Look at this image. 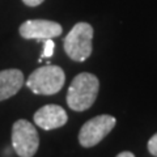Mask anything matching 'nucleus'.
Wrapping results in <instances>:
<instances>
[{
	"instance_id": "423d86ee",
	"label": "nucleus",
	"mask_w": 157,
	"mask_h": 157,
	"mask_svg": "<svg viewBox=\"0 0 157 157\" xmlns=\"http://www.w3.org/2000/svg\"><path fill=\"white\" fill-rule=\"evenodd\" d=\"M20 34L25 39H43L59 37L63 32L60 24L50 20H28L20 25Z\"/></svg>"
},
{
	"instance_id": "20e7f679",
	"label": "nucleus",
	"mask_w": 157,
	"mask_h": 157,
	"mask_svg": "<svg viewBox=\"0 0 157 157\" xmlns=\"http://www.w3.org/2000/svg\"><path fill=\"white\" fill-rule=\"evenodd\" d=\"M12 145L20 157H33L39 147V136L30 122L18 119L12 127Z\"/></svg>"
},
{
	"instance_id": "7ed1b4c3",
	"label": "nucleus",
	"mask_w": 157,
	"mask_h": 157,
	"mask_svg": "<svg viewBox=\"0 0 157 157\" xmlns=\"http://www.w3.org/2000/svg\"><path fill=\"white\" fill-rule=\"evenodd\" d=\"M93 28L88 22H78L63 41L67 55L75 62H85L92 54Z\"/></svg>"
},
{
	"instance_id": "6e6552de",
	"label": "nucleus",
	"mask_w": 157,
	"mask_h": 157,
	"mask_svg": "<svg viewBox=\"0 0 157 157\" xmlns=\"http://www.w3.org/2000/svg\"><path fill=\"white\" fill-rule=\"evenodd\" d=\"M24 85V73L12 68V70L0 71V101L14 96Z\"/></svg>"
},
{
	"instance_id": "0eeeda50",
	"label": "nucleus",
	"mask_w": 157,
	"mask_h": 157,
	"mask_svg": "<svg viewBox=\"0 0 157 157\" xmlns=\"http://www.w3.org/2000/svg\"><path fill=\"white\" fill-rule=\"evenodd\" d=\"M67 113L59 105H45L34 114V123L43 130H55L67 123Z\"/></svg>"
},
{
	"instance_id": "f8f14e48",
	"label": "nucleus",
	"mask_w": 157,
	"mask_h": 157,
	"mask_svg": "<svg viewBox=\"0 0 157 157\" xmlns=\"http://www.w3.org/2000/svg\"><path fill=\"white\" fill-rule=\"evenodd\" d=\"M117 157H135V155L134 153H132V152H121V153L119 155H118Z\"/></svg>"
},
{
	"instance_id": "9d476101",
	"label": "nucleus",
	"mask_w": 157,
	"mask_h": 157,
	"mask_svg": "<svg viewBox=\"0 0 157 157\" xmlns=\"http://www.w3.org/2000/svg\"><path fill=\"white\" fill-rule=\"evenodd\" d=\"M148 151H149V153L152 156L157 157V134H155L149 139V141H148Z\"/></svg>"
},
{
	"instance_id": "f257e3e1",
	"label": "nucleus",
	"mask_w": 157,
	"mask_h": 157,
	"mask_svg": "<svg viewBox=\"0 0 157 157\" xmlns=\"http://www.w3.org/2000/svg\"><path fill=\"white\" fill-rule=\"evenodd\" d=\"M100 81L98 78L88 72H82L73 78L67 92V104L75 111H84L94 104Z\"/></svg>"
},
{
	"instance_id": "1a4fd4ad",
	"label": "nucleus",
	"mask_w": 157,
	"mask_h": 157,
	"mask_svg": "<svg viewBox=\"0 0 157 157\" xmlns=\"http://www.w3.org/2000/svg\"><path fill=\"white\" fill-rule=\"evenodd\" d=\"M45 41V46H43V52H42V58H50L52 56L54 50H55V43L51 38L48 39H43Z\"/></svg>"
},
{
	"instance_id": "9b49d317",
	"label": "nucleus",
	"mask_w": 157,
	"mask_h": 157,
	"mask_svg": "<svg viewBox=\"0 0 157 157\" xmlns=\"http://www.w3.org/2000/svg\"><path fill=\"white\" fill-rule=\"evenodd\" d=\"M22 2L25 3L28 7H37L39 4H42L45 0H22Z\"/></svg>"
},
{
	"instance_id": "f03ea898",
	"label": "nucleus",
	"mask_w": 157,
	"mask_h": 157,
	"mask_svg": "<svg viewBox=\"0 0 157 157\" xmlns=\"http://www.w3.org/2000/svg\"><path fill=\"white\" fill-rule=\"evenodd\" d=\"M64 81L66 75L62 68L48 63L30 73L26 80V86L36 94L52 96L62 89Z\"/></svg>"
},
{
	"instance_id": "39448f33",
	"label": "nucleus",
	"mask_w": 157,
	"mask_h": 157,
	"mask_svg": "<svg viewBox=\"0 0 157 157\" xmlns=\"http://www.w3.org/2000/svg\"><path fill=\"white\" fill-rule=\"evenodd\" d=\"M117 119L111 115H97L92 118L84 123L78 132V141L84 148H90V147L97 145L105 136L114 128Z\"/></svg>"
}]
</instances>
